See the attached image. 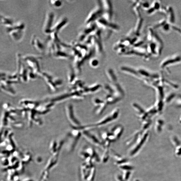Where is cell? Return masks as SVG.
Returning <instances> with one entry per match:
<instances>
[{"label": "cell", "mask_w": 181, "mask_h": 181, "mask_svg": "<svg viewBox=\"0 0 181 181\" xmlns=\"http://www.w3.org/2000/svg\"><path fill=\"white\" fill-rule=\"evenodd\" d=\"M31 43L34 49L38 52L43 53L45 51L46 46L44 43L36 35L32 36Z\"/></svg>", "instance_id": "obj_4"}, {"label": "cell", "mask_w": 181, "mask_h": 181, "mask_svg": "<svg viewBox=\"0 0 181 181\" xmlns=\"http://www.w3.org/2000/svg\"><path fill=\"white\" fill-rule=\"evenodd\" d=\"M109 158L108 149H105V151L103 154L102 157V161L104 163L106 162Z\"/></svg>", "instance_id": "obj_11"}, {"label": "cell", "mask_w": 181, "mask_h": 181, "mask_svg": "<svg viewBox=\"0 0 181 181\" xmlns=\"http://www.w3.org/2000/svg\"><path fill=\"white\" fill-rule=\"evenodd\" d=\"M119 168L120 169L122 170L123 171H130V170H132L133 169V167L129 165H128L127 164L119 166Z\"/></svg>", "instance_id": "obj_10"}, {"label": "cell", "mask_w": 181, "mask_h": 181, "mask_svg": "<svg viewBox=\"0 0 181 181\" xmlns=\"http://www.w3.org/2000/svg\"><path fill=\"white\" fill-rule=\"evenodd\" d=\"M22 58L23 62L29 67L36 69V71L39 70L40 68L39 60L41 59V57L33 55H27L22 57Z\"/></svg>", "instance_id": "obj_2"}, {"label": "cell", "mask_w": 181, "mask_h": 181, "mask_svg": "<svg viewBox=\"0 0 181 181\" xmlns=\"http://www.w3.org/2000/svg\"><path fill=\"white\" fill-rule=\"evenodd\" d=\"M98 60L96 59H94L91 61L90 64H91L92 66L94 67L98 65Z\"/></svg>", "instance_id": "obj_13"}, {"label": "cell", "mask_w": 181, "mask_h": 181, "mask_svg": "<svg viewBox=\"0 0 181 181\" xmlns=\"http://www.w3.org/2000/svg\"><path fill=\"white\" fill-rule=\"evenodd\" d=\"M131 174L130 171H123V175L122 177L126 181H127L129 179Z\"/></svg>", "instance_id": "obj_12"}, {"label": "cell", "mask_w": 181, "mask_h": 181, "mask_svg": "<svg viewBox=\"0 0 181 181\" xmlns=\"http://www.w3.org/2000/svg\"><path fill=\"white\" fill-rule=\"evenodd\" d=\"M0 20L1 24L5 26L6 28L11 27L15 23L12 18L8 16L1 15Z\"/></svg>", "instance_id": "obj_6"}, {"label": "cell", "mask_w": 181, "mask_h": 181, "mask_svg": "<svg viewBox=\"0 0 181 181\" xmlns=\"http://www.w3.org/2000/svg\"><path fill=\"white\" fill-rule=\"evenodd\" d=\"M68 23V19L65 17H64L58 20V22L54 25L52 28V32H59L62 28L64 27Z\"/></svg>", "instance_id": "obj_5"}, {"label": "cell", "mask_w": 181, "mask_h": 181, "mask_svg": "<svg viewBox=\"0 0 181 181\" xmlns=\"http://www.w3.org/2000/svg\"><path fill=\"white\" fill-rule=\"evenodd\" d=\"M54 18V13L53 12L49 11L47 13L43 26V31L45 34L49 35L52 32Z\"/></svg>", "instance_id": "obj_3"}, {"label": "cell", "mask_w": 181, "mask_h": 181, "mask_svg": "<svg viewBox=\"0 0 181 181\" xmlns=\"http://www.w3.org/2000/svg\"><path fill=\"white\" fill-rule=\"evenodd\" d=\"M84 135L87 139L96 146L100 147L103 146L102 143L94 136L87 132H84Z\"/></svg>", "instance_id": "obj_7"}, {"label": "cell", "mask_w": 181, "mask_h": 181, "mask_svg": "<svg viewBox=\"0 0 181 181\" xmlns=\"http://www.w3.org/2000/svg\"><path fill=\"white\" fill-rule=\"evenodd\" d=\"M25 29L24 23L19 22L15 23L11 27L6 28V31L13 40L15 42H19L22 39Z\"/></svg>", "instance_id": "obj_1"}, {"label": "cell", "mask_w": 181, "mask_h": 181, "mask_svg": "<svg viewBox=\"0 0 181 181\" xmlns=\"http://www.w3.org/2000/svg\"><path fill=\"white\" fill-rule=\"evenodd\" d=\"M116 179L117 181H126L123 179L122 175H118L116 176Z\"/></svg>", "instance_id": "obj_14"}, {"label": "cell", "mask_w": 181, "mask_h": 181, "mask_svg": "<svg viewBox=\"0 0 181 181\" xmlns=\"http://www.w3.org/2000/svg\"><path fill=\"white\" fill-rule=\"evenodd\" d=\"M53 56L55 58L66 59L69 57V55L62 49L56 50L53 55Z\"/></svg>", "instance_id": "obj_8"}, {"label": "cell", "mask_w": 181, "mask_h": 181, "mask_svg": "<svg viewBox=\"0 0 181 181\" xmlns=\"http://www.w3.org/2000/svg\"><path fill=\"white\" fill-rule=\"evenodd\" d=\"M50 4L55 8H60L63 5V1L62 0H50Z\"/></svg>", "instance_id": "obj_9"}]
</instances>
